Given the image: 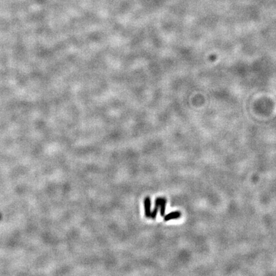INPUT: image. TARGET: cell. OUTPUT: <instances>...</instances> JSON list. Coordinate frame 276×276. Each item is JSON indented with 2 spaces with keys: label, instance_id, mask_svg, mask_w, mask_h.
<instances>
[{
  "label": "cell",
  "instance_id": "cell-1",
  "mask_svg": "<svg viewBox=\"0 0 276 276\" xmlns=\"http://www.w3.org/2000/svg\"><path fill=\"white\" fill-rule=\"evenodd\" d=\"M145 214L147 218L151 217V200L150 197H147L144 200Z\"/></svg>",
  "mask_w": 276,
  "mask_h": 276
},
{
  "label": "cell",
  "instance_id": "cell-2",
  "mask_svg": "<svg viewBox=\"0 0 276 276\" xmlns=\"http://www.w3.org/2000/svg\"><path fill=\"white\" fill-rule=\"evenodd\" d=\"M162 200V197H157L155 201V207H154L153 211L151 213V218L152 219H155L157 217V215L159 212V208L161 205Z\"/></svg>",
  "mask_w": 276,
  "mask_h": 276
},
{
  "label": "cell",
  "instance_id": "cell-3",
  "mask_svg": "<svg viewBox=\"0 0 276 276\" xmlns=\"http://www.w3.org/2000/svg\"><path fill=\"white\" fill-rule=\"evenodd\" d=\"M181 212L179 211H174V212H172L167 215H165L164 216V220L165 221H169V220H171L172 219H179L181 217Z\"/></svg>",
  "mask_w": 276,
  "mask_h": 276
},
{
  "label": "cell",
  "instance_id": "cell-4",
  "mask_svg": "<svg viewBox=\"0 0 276 276\" xmlns=\"http://www.w3.org/2000/svg\"><path fill=\"white\" fill-rule=\"evenodd\" d=\"M166 203H167L166 198L162 197V200H161V205H160V208H161L160 212H161V215L162 217H164L165 215V207H166Z\"/></svg>",
  "mask_w": 276,
  "mask_h": 276
}]
</instances>
